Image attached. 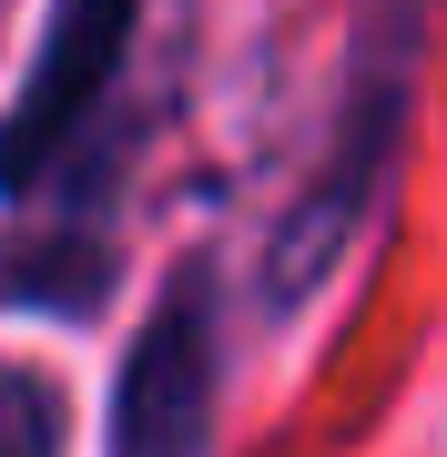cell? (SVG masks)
<instances>
[{
    "label": "cell",
    "mask_w": 447,
    "mask_h": 457,
    "mask_svg": "<svg viewBox=\"0 0 447 457\" xmlns=\"http://www.w3.org/2000/svg\"><path fill=\"white\" fill-rule=\"evenodd\" d=\"M417 41H427V11H417V0H377V21H366V41L346 62L326 173H315V194L275 224V295L285 305L346 254V234L366 224V204L386 194V163H397V132H407V102H417Z\"/></svg>",
    "instance_id": "cell-1"
},
{
    "label": "cell",
    "mask_w": 447,
    "mask_h": 457,
    "mask_svg": "<svg viewBox=\"0 0 447 457\" xmlns=\"http://www.w3.org/2000/svg\"><path fill=\"white\" fill-rule=\"evenodd\" d=\"M133 11L143 0H51V31L21 71V102L0 112V194H41L82 153V132L102 122V102L122 82Z\"/></svg>",
    "instance_id": "cell-2"
},
{
    "label": "cell",
    "mask_w": 447,
    "mask_h": 457,
    "mask_svg": "<svg viewBox=\"0 0 447 457\" xmlns=\"http://www.w3.org/2000/svg\"><path fill=\"white\" fill-rule=\"evenodd\" d=\"M214 376H224V345H214V275H173V295L153 305V326L133 336L122 356V386H112V457H203L214 447Z\"/></svg>",
    "instance_id": "cell-3"
},
{
    "label": "cell",
    "mask_w": 447,
    "mask_h": 457,
    "mask_svg": "<svg viewBox=\"0 0 447 457\" xmlns=\"http://www.w3.org/2000/svg\"><path fill=\"white\" fill-rule=\"evenodd\" d=\"M0 457H62V396L31 366H0Z\"/></svg>",
    "instance_id": "cell-4"
}]
</instances>
